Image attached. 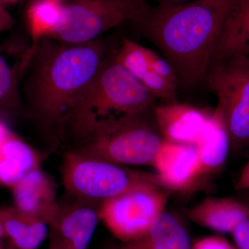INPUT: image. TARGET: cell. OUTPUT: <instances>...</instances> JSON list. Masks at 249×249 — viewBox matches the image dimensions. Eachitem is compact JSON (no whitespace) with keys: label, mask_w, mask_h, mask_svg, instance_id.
Returning <instances> with one entry per match:
<instances>
[{"label":"cell","mask_w":249,"mask_h":249,"mask_svg":"<svg viewBox=\"0 0 249 249\" xmlns=\"http://www.w3.org/2000/svg\"><path fill=\"white\" fill-rule=\"evenodd\" d=\"M107 54L101 37L83 44L45 37L29 50L22 86L26 116L54 146L62 143L73 105Z\"/></svg>","instance_id":"obj_1"},{"label":"cell","mask_w":249,"mask_h":249,"mask_svg":"<svg viewBox=\"0 0 249 249\" xmlns=\"http://www.w3.org/2000/svg\"><path fill=\"white\" fill-rule=\"evenodd\" d=\"M237 0H192L152 8L135 27L160 49L185 88L204 83L219 33Z\"/></svg>","instance_id":"obj_2"},{"label":"cell","mask_w":249,"mask_h":249,"mask_svg":"<svg viewBox=\"0 0 249 249\" xmlns=\"http://www.w3.org/2000/svg\"><path fill=\"white\" fill-rule=\"evenodd\" d=\"M157 98L123 65L108 55L73 105L63 142L86 138L109 121L142 114Z\"/></svg>","instance_id":"obj_3"},{"label":"cell","mask_w":249,"mask_h":249,"mask_svg":"<svg viewBox=\"0 0 249 249\" xmlns=\"http://www.w3.org/2000/svg\"><path fill=\"white\" fill-rule=\"evenodd\" d=\"M153 109L109 121L67 150L118 165H152L165 142Z\"/></svg>","instance_id":"obj_4"},{"label":"cell","mask_w":249,"mask_h":249,"mask_svg":"<svg viewBox=\"0 0 249 249\" xmlns=\"http://www.w3.org/2000/svg\"><path fill=\"white\" fill-rule=\"evenodd\" d=\"M60 172L67 195L97 204L134 190L163 188L157 173L129 169L70 150L64 153Z\"/></svg>","instance_id":"obj_5"},{"label":"cell","mask_w":249,"mask_h":249,"mask_svg":"<svg viewBox=\"0 0 249 249\" xmlns=\"http://www.w3.org/2000/svg\"><path fill=\"white\" fill-rule=\"evenodd\" d=\"M145 0H71L64 4L61 22L49 37L68 44H83L126 22H143L152 9Z\"/></svg>","instance_id":"obj_6"},{"label":"cell","mask_w":249,"mask_h":249,"mask_svg":"<svg viewBox=\"0 0 249 249\" xmlns=\"http://www.w3.org/2000/svg\"><path fill=\"white\" fill-rule=\"evenodd\" d=\"M205 83L217 98L231 144L249 142V56L237 57L210 67Z\"/></svg>","instance_id":"obj_7"},{"label":"cell","mask_w":249,"mask_h":249,"mask_svg":"<svg viewBox=\"0 0 249 249\" xmlns=\"http://www.w3.org/2000/svg\"><path fill=\"white\" fill-rule=\"evenodd\" d=\"M168 197L160 188L127 192L100 204V222L122 243L135 242L143 237L156 218L164 211Z\"/></svg>","instance_id":"obj_8"},{"label":"cell","mask_w":249,"mask_h":249,"mask_svg":"<svg viewBox=\"0 0 249 249\" xmlns=\"http://www.w3.org/2000/svg\"><path fill=\"white\" fill-rule=\"evenodd\" d=\"M67 196L49 224V249H89L100 222V204Z\"/></svg>","instance_id":"obj_9"},{"label":"cell","mask_w":249,"mask_h":249,"mask_svg":"<svg viewBox=\"0 0 249 249\" xmlns=\"http://www.w3.org/2000/svg\"><path fill=\"white\" fill-rule=\"evenodd\" d=\"M14 207L50 224L58 213L57 186L41 167L33 170L11 188Z\"/></svg>","instance_id":"obj_10"},{"label":"cell","mask_w":249,"mask_h":249,"mask_svg":"<svg viewBox=\"0 0 249 249\" xmlns=\"http://www.w3.org/2000/svg\"><path fill=\"white\" fill-rule=\"evenodd\" d=\"M152 165L165 189L186 191L198 181L199 161L195 145L165 142Z\"/></svg>","instance_id":"obj_11"},{"label":"cell","mask_w":249,"mask_h":249,"mask_svg":"<svg viewBox=\"0 0 249 249\" xmlns=\"http://www.w3.org/2000/svg\"><path fill=\"white\" fill-rule=\"evenodd\" d=\"M154 115L165 142L195 145L211 113L178 101L154 107Z\"/></svg>","instance_id":"obj_12"},{"label":"cell","mask_w":249,"mask_h":249,"mask_svg":"<svg viewBox=\"0 0 249 249\" xmlns=\"http://www.w3.org/2000/svg\"><path fill=\"white\" fill-rule=\"evenodd\" d=\"M41 161L40 154L0 118V185L12 188Z\"/></svg>","instance_id":"obj_13"},{"label":"cell","mask_w":249,"mask_h":249,"mask_svg":"<svg viewBox=\"0 0 249 249\" xmlns=\"http://www.w3.org/2000/svg\"><path fill=\"white\" fill-rule=\"evenodd\" d=\"M195 145L199 161L198 181L222 170L227 162L231 139L224 119L217 109L210 114Z\"/></svg>","instance_id":"obj_14"},{"label":"cell","mask_w":249,"mask_h":249,"mask_svg":"<svg viewBox=\"0 0 249 249\" xmlns=\"http://www.w3.org/2000/svg\"><path fill=\"white\" fill-rule=\"evenodd\" d=\"M187 217L197 224L220 232H231L236 226L249 217L242 201L229 197L205 198L186 211Z\"/></svg>","instance_id":"obj_15"},{"label":"cell","mask_w":249,"mask_h":249,"mask_svg":"<svg viewBox=\"0 0 249 249\" xmlns=\"http://www.w3.org/2000/svg\"><path fill=\"white\" fill-rule=\"evenodd\" d=\"M246 56H249V0H237L219 33L211 66L228 59Z\"/></svg>","instance_id":"obj_16"},{"label":"cell","mask_w":249,"mask_h":249,"mask_svg":"<svg viewBox=\"0 0 249 249\" xmlns=\"http://www.w3.org/2000/svg\"><path fill=\"white\" fill-rule=\"evenodd\" d=\"M6 50L0 47V118L5 121L26 116L20 90V78L25 65H11L6 58Z\"/></svg>","instance_id":"obj_17"},{"label":"cell","mask_w":249,"mask_h":249,"mask_svg":"<svg viewBox=\"0 0 249 249\" xmlns=\"http://www.w3.org/2000/svg\"><path fill=\"white\" fill-rule=\"evenodd\" d=\"M133 242L142 249H191L192 246L181 222L165 211L156 218L143 237Z\"/></svg>","instance_id":"obj_18"},{"label":"cell","mask_w":249,"mask_h":249,"mask_svg":"<svg viewBox=\"0 0 249 249\" xmlns=\"http://www.w3.org/2000/svg\"><path fill=\"white\" fill-rule=\"evenodd\" d=\"M64 3L58 0H31L26 9V22L31 38L29 50L58 29L63 16Z\"/></svg>","instance_id":"obj_19"},{"label":"cell","mask_w":249,"mask_h":249,"mask_svg":"<svg viewBox=\"0 0 249 249\" xmlns=\"http://www.w3.org/2000/svg\"><path fill=\"white\" fill-rule=\"evenodd\" d=\"M116 61L141 80L150 70L146 47H142L129 39L124 38L119 50L114 55Z\"/></svg>","instance_id":"obj_20"},{"label":"cell","mask_w":249,"mask_h":249,"mask_svg":"<svg viewBox=\"0 0 249 249\" xmlns=\"http://www.w3.org/2000/svg\"><path fill=\"white\" fill-rule=\"evenodd\" d=\"M14 240L9 241L10 249H37L47 238L49 225L45 221L36 219Z\"/></svg>","instance_id":"obj_21"},{"label":"cell","mask_w":249,"mask_h":249,"mask_svg":"<svg viewBox=\"0 0 249 249\" xmlns=\"http://www.w3.org/2000/svg\"><path fill=\"white\" fill-rule=\"evenodd\" d=\"M140 81L157 99L160 98L168 103L177 101V85L170 83L150 69Z\"/></svg>","instance_id":"obj_22"},{"label":"cell","mask_w":249,"mask_h":249,"mask_svg":"<svg viewBox=\"0 0 249 249\" xmlns=\"http://www.w3.org/2000/svg\"><path fill=\"white\" fill-rule=\"evenodd\" d=\"M147 61L150 70L174 85L178 84V77L173 65L153 51L146 48Z\"/></svg>","instance_id":"obj_23"},{"label":"cell","mask_w":249,"mask_h":249,"mask_svg":"<svg viewBox=\"0 0 249 249\" xmlns=\"http://www.w3.org/2000/svg\"><path fill=\"white\" fill-rule=\"evenodd\" d=\"M191 249H237L227 239L214 235L199 239L193 244Z\"/></svg>","instance_id":"obj_24"},{"label":"cell","mask_w":249,"mask_h":249,"mask_svg":"<svg viewBox=\"0 0 249 249\" xmlns=\"http://www.w3.org/2000/svg\"><path fill=\"white\" fill-rule=\"evenodd\" d=\"M231 233L236 248L249 249V217L239 223Z\"/></svg>","instance_id":"obj_25"},{"label":"cell","mask_w":249,"mask_h":249,"mask_svg":"<svg viewBox=\"0 0 249 249\" xmlns=\"http://www.w3.org/2000/svg\"><path fill=\"white\" fill-rule=\"evenodd\" d=\"M14 23V19L6 9V6L0 4V34L11 29Z\"/></svg>","instance_id":"obj_26"},{"label":"cell","mask_w":249,"mask_h":249,"mask_svg":"<svg viewBox=\"0 0 249 249\" xmlns=\"http://www.w3.org/2000/svg\"><path fill=\"white\" fill-rule=\"evenodd\" d=\"M235 188L238 192L249 191V160L241 171L238 179L235 183Z\"/></svg>","instance_id":"obj_27"},{"label":"cell","mask_w":249,"mask_h":249,"mask_svg":"<svg viewBox=\"0 0 249 249\" xmlns=\"http://www.w3.org/2000/svg\"><path fill=\"white\" fill-rule=\"evenodd\" d=\"M192 0H157L158 1V7L167 8L171 6H177V5L184 4Z\"/></svg>","instance_id":"obj_28"},{"label":"cell","mask_w":249,"mask_h":249,"mask_svg":"<svg viewBox=\"0 0 249 249\" xmlns=\"http://www.w3.org/2000/svg\"><path fill=\"white\" fill-rule=\"evenodd\" d=\"M5 238L4 227V209H0V245H1V240Z\"/></svg>","instance_id":"obj_29"},{"label":"cell","mask_w":249,"mask_h":249,"mask_svg":"<svg viewBox=\"0 0 249 249\" xmlns=\"http://www.w3.org/2000/svg\"><path fill=\"white\" fill-rule=\"evenodd\" d=\"M118 249H142L135 245L134 242L129 243H122L121 245L117 246Z\"/></svg>","instance_id":"obj_30"},{"label":"cell","mask_w":249,"mask_h":249,"mask_svg":"<svg viewBox=\"0 0 249 249\" xmlns=\"http://www.w3.org/2000/svg\"><path fill=\"white\" fill-rule=\"evenodd\" d=\"M21 1V0H0V4L3 5V6H6L8 5H13L16 4L18 1Z\"/></svg>","instance_id":"obj_31"},{"label":"cell","mask_w":249,"mask_h":249,"mask_svg":"<svg viewBox=\"0 0 249 249\" xmlns=\"http://www.w3.org/2000/svg\"><path fill=\"white\" fill-rule=\"evenodd\" d=\"M244 204L247 206V209H248L249 215V204L248 203L243 202Z\"/></svg>","instance_id":"obj_32"},{"label":"cell","mask_w":249,"mask_h":249,"mask_svg":"<svg viewBox=\"0 0 249 249\" xmlns=\"http://www.w3.org/2000/svg\"><path fill=\"white\" fill-rule=\"evenodd\" d=\"M107 249H118V247L117 246H114V247H109V248Z\"/></svg>","instance_id":"obj_33"},{"label":"cell","mask_w":249,"mask_h":249,"mask_svg":"<svg viewBox=\"0 0 249 249\" xmlns=\"http://www.w3.org/2000/svg\"><path fill=\"white\" fill-rule=\"evenodd\" d=\"M0 249H3L2 245H0Z\"/></svg>","instance_id":"obj_34"},{"label":"cell","mask_w":249,"mask_h":249,"mask_svg":"<svg viewBox=\"0 0 249 249\" xmlns=\"http://www.w3.org/2000/svg\"><path fill=\"white\" fill-rule=\"evenodd\" d=\"M58 1H62V2H63L65 0H58Z\"/></svg>","instance_id":"obj_35"},{"label":"cell","mask_w":249,"mask_h":249,"mask_svg":"<svg viewBox=\"0 0 249 249\" xmlns=\"http://www.w3.org/2000/svg\"><path fill=\"white\" fill-rule=\"evenodd\" d=\"M246 203H248V204H249V200L247 201V202H246Z\"/></svg>","instance_id":"obj_36"}]
</instances>
